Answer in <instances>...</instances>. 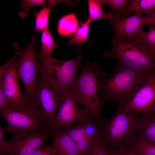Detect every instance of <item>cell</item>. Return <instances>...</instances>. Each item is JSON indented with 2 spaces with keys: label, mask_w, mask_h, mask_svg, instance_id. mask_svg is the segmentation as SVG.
Wrapping results in <instances>:
<instances>
[{
  "label": "cell",
  "mask_w": 155,
  "mask_h": 155,
  "mask_svg": "<svg viewBox=\"0 0 155 155\" xmlns=\"http://www.w3.org/2000/svg\"><path fill=\"white\" fill-rule=\"evenodd\" d=\"M113 70L110 76L99 80V99L102 106L106 102L114 100L117 106L125 107L144 84L147 76L119 64Z\"/></svg>",
  "instance_id": "1"
},
{
  "label": "cell",
  "mask_w": 155,
  "mask_h": 155,
  "mask_svg": "<svg viewBox=\"0 0 155 155\" xmlns=\"http://www.w3.org/2000/svg\"><path fill=\"white\" fill-rule=\"evenodd\" d=\"M138 114L116 105L115 112L111 117L100 121L101 134L108 150L127 147L134 139L140 129L141 116Z\"/></svg>",
  "instance_id": "2"
},
{
  "label": "cell",
  "mask_w": 155,
  "mask_h": 155,
  "mask_svg": "<svg viewBox=\"0 0 155 155\" xmlns=\"http://www.w3.org/2000/svg\"><path fill=\"white\" fill-rule=\"evenodd\" d=\"M109 51H104L103 57H112L117 64L146 76L155 75V56L145 45L133 39L112 41Z\"/></svg>",
  "instance_id": "3"
},
{
  "label": "cell",
  "mask_w": 155,
  "mask_h": 155,
  "mask_svg": "<svg viewBox=\"0 0 155 155\" xmlns=\"http://www.w3.org/2000/svg\"><path fill=\"white\" fill-rule=\"evenodd\" d=\"M81 72L73 82L71 88L73 95L93 118L100 121L101 105L98 95L99 77H105L106 74L97 63L92 65L87 62L84 66L80 65Z\"/></svg>",
  "instance_id": "4"
},
{
  "label": "cell",
  "mask_w": 155,
  "mask_h": 155,
  "mask_svg": "<svg viewBox=\"0 0 155 155\" xmlns=\"http://www.w3.org/2000/svg\"><path fill=\"white\" fill-rule=\"evenodd\" d=\"M78 56L66 60H58L52 58L49 59H38L39 77L48 82L59 94L63 95L70 90L82 59V51L77 48Z\"/></svg>",
  "instance_id": "5"
},
{
  "label": "cell",
  "mask_w": 155,
  "mask_h": 155,
  "mask_svg": "<svg viewBox=\"0 0 155 155\" xmlns=\"http://www.w3.org/2000/svg\"><path fill=\"white\" fill-rule=\"evenodd\" d=\"M26 99L24 103L13 105L9 110L0 113L7 123L5 131L13 135L37 131L50 132L42 116Z\"/></svg>",
  "instance_id": "6"
},
{
  "label": "cell",
  "mask_w": 155,
  "mask_h": 155,
  "mask_svg": "<svg viewBox=\"0 0 155 155\" xmlns=\"http://www.w3.org/2000/svg\"><path fill=\"white\" fill-rule=\"evenodd\" d=\"M63 95L58 94L49 84L38 77L32 92L26 98L42 116L49 129Z\"/></svg>",
  "instance_id": "7"
},
{
  "label": "cell",
  "mask_w": 155,
  "mask_h": 155,
  "mask_svg": "<svg viewBox=\"0 0 155 155\" xmlns=\"http://www.w3.org/2000/svg\"><path fill=\"white\" fill-rule=\"evenodd\" d=\"M80 104L71 89L65 93L59 107L50 125L49 131L51 133L92 117L84 108L80 106Z\"/></svg>",
  "instance_id": "8"
},
{
  "label": "cell",
  "mask_w": 155,
  "mask_h": 155,
  "mask_svg": "<svg viewBox=\"0 0 155 155\" xmlns=\"http://www.w3.org/2000/svg\"><path fill=\"white\" fill-rule=\"evenodd\" d=\"M36 38V36H32L29 44L23 48L17 43L13 45L14 49L19 53L16 61V69L18 76L24 85L26 98L31 94L38 79L36 73L38 71L37 61L38 53L34 49Z\"/></svg>",
  "instance_id": "9"
},
{
  "label": "cell",
  "mask_w": 155,
  "mask_h": 155,
  "mask_svg": "<svg viewBox=\"0 0 155 155\" xmlns=\"http://www.w3.org/2000/svg\"><path fill=\"white\" fill-rule=\"evenodd\" d=\"M51 136V132L45 131L13 135L7 142L5 153L7 155H31Z\"/></svg>",
  "instance_id": "10"
},
{
  "label": "cell",
  "mask_w": 155,
  "mask_h": 155,
  "mask_svg": "<svg viewBox=\"0 0 155 155\" xmlns=\"http://www.w3.org/2000/svg\"><path fill=\"white\" fill-rule=\"evenodd\" d=\"M19 56L17 51L9 61L0 66V86L1 87L13 105L21 104L26 100L21 91L16 69V61Z\"/></svg>",
  "instance_id": "11"
},
{
  "label": "cell",
  "mask_w": 155,
  "mask_h": 155,
  "mask_svg": "<svg viewBox=\"0 0 155 155\" xmlns=\"http://www.w3.org/2000/svg\"><path fill=\"white\" fill-rule=\"evenodd\" d=\"M127 111L143 114L155 112V75L147 76L144 84L125 107Z\"/></svg>",
  "instance_id": "12"
},
{
  "label": "cell",
  "mask_w": 155,
  "mask_h": 155,
  "mask_svg": "<svg viewBox=\"0 0 155 155\" xmlns=\"http://www.w3.org/2000/svg\"><path fill=\"white\" fill-rule=\"evenodd\" d=\"M114 29L113 41H120L133 39L135 35L144 26L148 25L149 18L142 14L135 13L133 15L116 19L113 18L108 20Z\"/></svg>",
  "instance_id": "13"
},
{
  "label": "cell",
  "mask_w": 155,
  "mask_h": 155,
  "mask_svg": "<svg viewBox=\"0 0 155 155\" xmlns=\"http://www.w3.org/2000/svg\"><path fill=\"white\" fill-rule=\"evenodd\" d=\"M52 145L59 155H80L75 143L63 131L51 133Z\"/></svg>",
  "instance_id": "14"
},
{
  "label": "cell",
  "mask_w": 155,
  "mask_h": 155,
  "mask_svg": "<svg viewBox=\"0 0 155 155\" xmlns=\"http://www.w3.org/2000/svg\"><path fill=\"white\" fill-rule=\"evenodd\" d=\"M137 136L148 142L155 144V112L141 116L140 129Z\"/></svg>",
  "instance_id": "15"
},
{
  "label": "cell",
  "mask_w": 155,
  "mask_h": 155,
  "mask_svg": "<svg viewBox=\"0 0 155 155\" xmlns=\"http://www.w3.org/2000/svg\"><path fill=\"white\" fill-rule=\"evenodd\" d=\"M127 5L122 18L135 13H144L149 17L155 11V0H132Z\"/></svg>",
  "instance_id": "16"
},
{
  "label": "cell",
  "mask_w": 155,
  "mask_h": 155,
  "mask_svg": "<svg viewBox=\"0 0 155 155\" xmlns=\"http://www.w3.org/2000/svg\"><path fill=\"white\" fill-rule=\"evenodd\" d=\"M42 32L41 41L42 45L40 51L38 53V58H52V52L55 49L58 48V44L55 43L49 27Z\"/></svg>",
  "instance_id": "17"
},
{
  "label": "cell",
  "mask_w": 155,
  "mask_h": 155,
  "mask_svg": "<svg viewBox=\"0 0 155 155\" xmlns=\"http://www.w3.org/2000/svg\"><path fill=\"white\" fill-rule=\"evenodd\" d=\"M79 26L75 14L70 13L60 19L58 24L57 31L59 35L70 36L75 32Z\"/></svg>",
  "instance_id": "18"
},
{
  "label": "cell",
  "mask_w": 155,
  "mask_h": 155,
  "mask_svg": "<svg viewBox=\"0 0 155 155\" xmlns=\"http://www.w3.org/2000/svg\"><path fill=\"white\" fill-rule=\"evenodd\" d=\"M91 23L88 19L84 22H81L75 32L69 37L67 45H78L80 46L81 45L85 43H93V42L88 39Z\"/></svg>",
  "instance_id": "19"
},
{
  "label": "cell",
  "mask_w": 155,
  "mask_h": 155,
  "mask_svg": "<svg viewBox=\"0 0 155 155\" xmlns=\"http://www.w3.org/2000/svg\"><path fill=\"white\" fill-rule=\"evenodd\" d=\"M89 15L88 20L91 23L97 20L101 19L109 20L113 17L111 12L107 13L104 11L102 0H88Z\"/></svg>",
  "instance_id": "20"
},
{
  "label": "cell",
  "mask_w": 155,
  "mask_h": 155,
  "mask_svg": "<svg viewBox=\"0 0 155 155\" xmlns=\"http://www.w3.org/2000/svg\"><path fill=\"white\" fill-rule=\"evenodd\" d=\"M127 146L138 155H155V144L144 140L137 135Z\"/></svg>",
  "instance_id": "21"
},
{
  "label": "cell",
  "mask_w": 155,
  "mask_h": 155,
  "mask_svg": "<svg viewBox=\"0 0 155 155\" xmlns=\"http://www.w3.org/2000/svg\"><path fill=\"white\" fill-rule=\"evenodd\" d=\"M133 39L146 46L155 56V28L148 31L141 30Z\"/></svg>",
  "instance_id": "22"
},
{
  "label": "cell",
  "mask_w": 155,
  "mask_h": 155,
  "mask_svg": "<svg viewBox=\"0 0 155 155\" xmlns=\"http://www.w3.org/2000/svg\"><path fill=\"white\" fill-rule=\"evenodd\" d=\"M52 7L48 6L42 8L38 11L34 12L36 20L34 30L35 32L39 34L41 31L48 27L49 16Z\"/></svg>",
  "instance_id": "23"
},
{
  "label": "cell",
  "mask_w": 155,
  "mask_h": 155,
  "mask_svg": "<svg viewBox=\"0 0 155 155\" xmlns=\"http://www.w3.org/2000/svg\"><path fill=\"white\" fill-rule=\"evenodd\" d=\"M101 120L92 117L82 122L86 135L94 142L96 141L101 135L100 126Z\"/></svg>",
  "instance_id": "24"
},
{
  "label": "cell",
  "mask_w": 155,
  "mask_h": 155,
  "mask_svg": "<svg viewBox=\"0 0 155 155\" xmlns=\"http://www.w3.org/2000/svg\"><path fill=\"white\" fill-rule=\"evenodd\" d=\"M130 0H102L103 5L110 7L113 13V17L116 19L121 18L128 3Z\"/></svg>",
  "instance_id": "25"
},
{
  "label": "cell",
  "mask_w": 155,
  "mask_h": 155,
  "mask_svg": "<svg viewBox=\"0 0 155 155\" xmlns=\"http://www.w3.org/2000/svg\"><path fill=\"white\" fill-rule=\"evenodd\" d=\"M63 130L66 133L75 143L84 137H88L85 133L82 122L65 127Z\"/></svg>",
  "instance_id": "26"
},
{
  "label": "cell",
  "mask_w": 155,
  "mask_h": 155,
  "mask_svg": "<svg viewBox=\"0 0 155 155\" xmlns=\"http://www.w3.org/2000/svg\"><path fill=\"white\" fill-rule=\"evenodd\" d=\"M36 6H41L42 8L48 6V0H22L20 7L22 8L23 10L19 12V16L22 18H25L28 14L30 8Z\"/></svg>",
  "instance_id": "27"
},
{
  "label": "cell",
  "mask_w": 155,
  "mask_h": 155,
  "mask_svg": "<svg viewBox=\"0 0 155 155\" xmlns=\"http://www.w3.org/2000/svg\"><path fill=\"white\" fill-rule=\"evenodd\" d=\"M88 155H111L101 134L96 142L92 150Z\"/></svg>",
  "instance_id": "28"
},
{
  "label": "cell",
  "mask_w": 155,
  "mask_h": 155,
  "mask_svg": "<svg viewBox=\"0 0 155 155\" xmlns=\"http://www.w3.org/2000/svg\"><path fill=\"white\" fill-rule=\"evenodd\" d=\"M12 105V102L5 94L3 89L0 86V113L9 110Z\"/></svg>",
  "instance_id": "29"
},
{
  "label": "cell",
  "mask_w": 155,
  "mask_h": 155,
  "mask_svg": "<svg viewBox=\"0 0 155 155\" xmlns=\"http://www.w3.org/2000/svg\"><path fill=\"white\" fill-rule=\"evenodd\" d=\"M31 155H59V154L52 144L42 146Z\"/></svg>",
  "instance_id": "30"
},
{
  "label": "cell",
  "mask_w": 155,
  "mask_h": 155,
  "mask_svg": "<svg viewBox=\"0 0 155 155\" xmlns=\"http://www.w3.org/2000/svg\"><path fill=\"white\" fill-rule=\"evenodd\" d=\"M111 155H138L131 150L127 146L116 150H109Z\"/></svg>",
  "instance_id": "31"
},
{
  "label": "cell",
  "mask_w": 155,
  "mask_h": 155,
  "mask_svg": "<svg viewBox=\"0 0 155 155\" xmlns=\"http://www.w3.org/2000/svg\"><path fill=\"white\" fill-rule=\"evenodd\" d=\"M5 131V128L0 126V155H3L5 152L7 142L4 138V133Z\"/></svg>",
  "instance_id": "32"
},
{
  "label": "cell",
  "mask_w": 155,
  "mask_h": 155,
  "mask_svg": "<svg viewBox=\"0 0 155 155\" xmlns=\"http://www.w3.org/2000/svg\"><path fill=\"white\" fill-rule=\"evenodd\" d=\"M148 17L150 20L148 25L149 26V30H152L155 28V11Z\"/></svg>",
  "instance_id": "33"
}]
</instances>
